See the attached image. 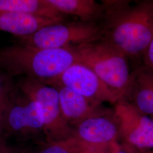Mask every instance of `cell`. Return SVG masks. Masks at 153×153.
Here are the masks:
<instances>
[{
    "mask_svg": "<svg viewBox=\"0 0 153 153\" xmlns=\"http://www.w3.org/2000/svg\"><path fill=\"white\" fill-rule=\"evenodd\" d=\"M102 40L128 59L143 57L153 35V0H103Z\"/></svg>",
    "mask_w": 153,
    "mask_h": 153,
    "instance_id": "obj_1",
    "label": "cell"
},
{
    "mask_svg": "<svg viewBox=\"0 0 153 153\" xmlns=\"http://www.w3.org/2000/svg\"><path fill=\"white\" fill-rule=\"evenodd\" d=\"M76 62L71 48L44 49L19 44L0 48V69L12 78L22 76L46 84Z\"/></svg>",
    "mask_w": 153,
    "mask_h": 153,
    "instance_id": "obj_2",
    "label": "cell"
},
{
    "mask_svg": "<svg viewBox=\"0 0 153 153\" xmlns=\"http://www.w3.org/2000/svg\"><path fill=\"white\" fill-rule=\"evenodd\" d=\"M76 62L88 66L121 99L128 86L131 71L123 52L102 39L73 47Z\"/></svg>",
    "mask_w": 153,
    "mask_h": 153,
    "instance_id": "obj_3",
    "label": "cell"
},
{
    "mask_svg": "<svg viewBox=\"0 0 153 153\" xmlns=\"http://www.w3.org/2000/svg\"><path fill=\"white\" fill-rule=\"evenodd\" d=\"M18 44L44 49L69 48L101 39L98 24L64 21L40 28L28 36L16 38Z\"/></svg>",
    "mask_w": 153,
    "mask_h": 153,
    "instance_id": "obj_4",
    "label": "cell"
},
{
    "mask_svg": "<svg viewBox=\"0 0 153 153\" xmlns=\"http://www.w3.org/2000/svg\"><path fill=\"white\" fill-rule=\"evenodd\" d=\"M113 113L117 121L119 137L129 150L153 149V120L143 115L131 104L120 99L115 104Z\"/></svg>",
    "mask_w": 153,
    "mask_h": 153,
    "instance_id": "obj_5",
    "label": "cell"
},
{
    "mask_svg": "<svg viewBox=\"0 0 153 153\" xmlns=\"http://www.w3.org/2000/svg\"><path fill=\"white\" fill-rule=\"evenodd\" d=\"M45 85H61L69 88L86 98L98 103L115 105L121 98L103 82L88 66L76 62L60 76Z\"/></svg>",
    "mask_w": 153,
    "mask_h": 153,
    "instance_id": "obj_6",
    "label": "cell"
},
{
    "mask_svg": "<svg viewBox=\"0 0 153 153\" xmlns=\"http://www.w3.org/2000/svg\"><path fill=\"white\" fill-rule=\"evenodd\" d=\"M44 126L40 105L23 93L16 83L6 105L2 127L20 131L25 129H39Z\"/></svg>",
    "mask_w": 153,
    "mask_h": 153,
    "instance_id": "obj_7",
    "label": "cell"
},
{
    "mask_svg": "<svg viewBox=\"0 0 153 153\" xmlns=\"http://www.w3.org/2000/svg\"><path fill=\"white\" fill-rule=\"evenodd\" d=\"M16 85L29 98L40 104L44 126L59 128L64 126L65 121L61 111L59 93L55 88L25 77L20 78Z\"/></svg>",
    "mask_w": 153,
    "mask_h": 153,
    "instance_id": "obj_8",
    "label": "cell"
},
{
    "mask_svg": "<svg viewBox=\"0 0 153 153\" xmlns=\"http://www.w3.org/2000/svg\"><path fill=\"white\" fill-rule=\"evenodd\" d=\"M77 132L87 147L99 150L112 148L119 138V126L114 113L97 115L78 122Z\"/></svg>",
    "mask_w": 153,
    "mask_h": 153,
    "instance_id": "obj_9",
    "label": "cell"
},
{
    "mask_svg": "<svg viewBox=\"0 0 153 153\" xmlns=\"http://www.w3.org/2000/svg\"><path fill=\"white\" fill-rule=\"evenodd\" d=\"M121 99L153 120V69L142 64L131 71Z\"/></svg>",
    "mask_w": 153,
    "mask_h": 153,
    "instance_id": "obj_10",
    "label": "cell"
},
{
    "mask_svg": "<svg viewBox=\"0 0 153 153\" xmlns=\"http://www.w3.org/2000/svg\"><path fill=\"white\" fill-rule=\"evenodd\" d=\"M51 86L58 91L61 111L65 119L79 122L90 117L108 113L99 108L100 103L86 98L69 88L61 85Z\"/></svg>",
    "mask_w": 153,
    "mask_h": 153,
    "instance_id": "obj_11",
    "label": "cell"
},
{
    "mask_svg": "<svg viewBox=\"0 0 153 153\" xmlns=\"http://www.w3.org/2000/svg\"><path fill=\"white\" fill-rule=\"evenodd\" d=\"M64 21L66 20L22 13H0V31L10 33L19 38L30 35L45 26Z\"/></svg>",
    "mask_w": 153,
    "mask_h": 153,
    "instance_id": "obj_12",
    "label": "cell"
},
{
    "mask_svg": "<svg viewBox=\"0 0 153 153\" xmlns=\"http://www.w3.org/2000/svg\"><path fill=\"white\" fill-rule=\"evenodd\" d=\"M56 11L65 16H73L82 22L98 24L104 12L102 2L95 0H45Z\"/></svg>",
    "mask_w": 153,
    "mask_h": 153,
    "instance_id": "obj_13",
    "label": "cell"
},
{
    "mask_svg": "<svg viewBox=\"0 0 153 153\" xmlns=\"http://www.w3.org/2000/svg\"><path fill=\"white\" fill-rule=\"evenodd\" d=\"M0 13H22L60 20H67L68 18L45 0H0Z\"/></svg>",
    "mask_w": 153,
    "mask_h": 153,
    "instance_id": "obj_14",
    "label": "cell"
},
{
    "mask_svg": "<svg viewBox=\"0 0 153 153\" xmlns=\"http://www.w3.org/2000/svg\"><path fill=\"white\" fill-rule=\"evenodd\" d=\"M15 85L13 78L10 77L0 89V129L2 128L4 116L9 95Z\"/></svg>",
    "mask_w": 153,
    "mask_h": 153,
    "instance_id": "obj_15",
    "label": "cell"
},
{
    "mask_svg": "<svg viewBox=\"0 0 153 153\" xmlns=\"http://www.w3.org/2000/svg\"><path fill=\"white\" fill-rule=\"evenodd\" d=\"M142 59L144 65L153 69V35Z\"/></svg>",
    "mask_w": 153,
    "mask_h": 153,
    "instance_id": "obj_16",
    "label": "cell"
},
{
    "mask_svg": "<svg viewBox=\"0 0 153 153\" xmlns=\"http://www.w3.org/2000/svg\"><path fill=\"white\" fill-rule=\"evenodd\" d=\"M41 153H69L66 150L60 146H54L44 150Z\"/></svg>",
    "mask_w": 153,
    "mask_h": 153,
    "instance_id": "obj_17",
    "label": "cell"
},
{
    "mask_svg": "<svg viewBox=\"0 0 153 153\" xmlns=\"http://www.w3.org/2000/svg\"><path fill=\"white\" fill-rule=\"evenodd\" d=\"M111 153H131L128 152L126 149L121 148V146H120L118 143L115 145L113 147Z\"/></svg>",
    "mask_w": 153,
    "mask_h": 153,
    "instance_id": "obj_18",
    "label": "cell"
},
{
    "mask_svg": "<svg viewBox=\"0 0 153 153\" xmlns=\"http://www.w3.org/2000/svg\"><path fill=\"white\" fill-rule=\"evenodd\" d=\"M10 78L9 76H7L5 73L3 71H2L0 69V89L2 88L4 83L6 81V80Z\"/></svg>",
    "mask_w": 153,
    "mask_h": 153,
    "instance_id": "obj_19",
    "label": "cell"
},
{
    "mask_svg": "<svg viewBox=\"0 0 153 153\" xmlns=\"http://www.w3.org/2000/svg\"><path fill=\"white\" fill-rule=\"evenodd\" d=\"M0 153H4V148L1 143H0Z\"/></svg>",
    "mask_w": 153,
    "mask_h": 153,
    "instance_id": "obj_20",
    "label": "cell"
},
{
    "mask_svg": "<svg viewBox=\"0 0 153 153\" xmlns=\"http://www.w3.org/2000/svg\"><path fill=\"white\" fill-rule=\"evenodd\" d=\"M112 151V150H111ZM111 151L109 152H98V153H111Z\"/></svg>",
    "mask_w": 153,
    "mask_h": 153,
    "instance_id": "obj_21",
    "label": "cell"
},
{
    "mask_svg": "<svg viewBox=\"0 0 153 153\" xmlns=\"http://www.w3.org/2000/svg\"><path fill=\"white\" fill-rule=\"evenodd\" d=\"M153 153V149L151 150V153Z\"/></svg>",
    "mask_w": 153,
    "mask_h": 153,
    "instance_id": "obj_22",
    "label": "cell"
}]
</instances>
